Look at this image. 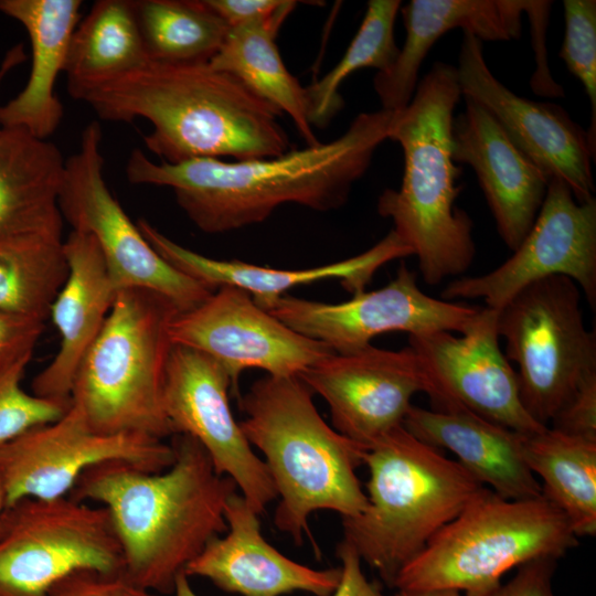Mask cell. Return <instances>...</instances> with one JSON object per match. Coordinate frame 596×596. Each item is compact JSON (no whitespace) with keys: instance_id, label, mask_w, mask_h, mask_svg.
I'll use <instances>...</instances> for the list:
<instances>
[{"instance_id":"obj_3","label":"cell","mask_w":596,"mask_h":596,"mask_svg":"<svg viewBox=\"0 0 596 596\" xmlns=\"http://www.w3.org/2000/svg\"><path fill=\"white\" fill-rule=\"evenodd\" d=\"M86 103L106 121L152 125L146 148L160 161H233L274 158L291 150L281 113L233 75L209 64L148 61L121 76L84 91Z\"/></svg>"},{"instance_id":"obj_41","label":"cell","mask_w":596,"mask_h":596,"mask_svg":"<svg viewBox=\"0 0 596 596\" xmlns=\"http://www.w3.org/2000/svg\"><path fill=\"white\" fill-rule=\"evenodd\" d=\"M230 29L264 20L274 14L285 0H205Z\"/></svg>"},{"instance_id":"obj_2","label":"cell","mask_w":596,"mask_h":596,"mask_svg":"<svg viewBox=\"0 0 596 596\" xmlns=\"http://www.w3.org/2000/svg\"><path fill=\"white\" fill-rule=\"evenodd\" d=\"M173 464L150 472L123 461L94 466L68 497L106 508L123 553V574L159 594L175 581L206 544L226 530L224 510L234 481L219 475L192 437L174 435Z\"/></svg>"},{"instance_id":"obj_39","label":"cell","mask_w":596,"mask_h":596,"mask_svg":"<svg viewBox=\"0 0 596 596\" xmlns=\"http://www.w3.org/2000/svg\"><path fill=\"white\" fill-rule=\"evenodd\" d=\"M557 558L542 557L522 564L505 583L486 596H555L552 586Z\"/></svg>"},{"instance_id":"obj_20","label":"cell","mask_w":596,"mask_h":596,"mask_svg":"<svg viewBox=\"0 0 596 596\" xmlns=\"http://www.w3.org/2000/svg\"><path fill=\"white\" fill-rule=\"evenodd\" d=\"M464 98L465 109L453 121V159L473 169L497 231L513 252L531 230L551 178L486 108Z\"/></svg>"},{"instance_id":"obj_25","label":"cell","mask_w":596,"mask_h":596,"mask_svg":"<svg viewBox=\"0 0 596 596\" xmlns=\"http://www.w3.org/2000/svg\"><path fill=\"white\" fill-rule=\"evenodd\" d=\"M403 426L429 446L451 451L475 479L500 497L542 496L539 480L523 460L521 433L461 407L437 411L412 405Z\"/></svg>"},{"instance_id":"obj_7","label":"cell","mask_w":596,"mask_h":596,"mask_svg":"<svg viewBox=\"0 0 596 596\" xmlns=\"http://www.w3.org/2000/svg\"><path fill=\"white\" fill-rule=\"evenodd\" d=\"M178 308L145 288L117 291L97 338L81 361L71 404L104 434L173 436L163 407L172 342L169 324Z\"/></svg>"},{"instance_id":"obj_35","label":"cell","mask_w":596,"mask_h":596,"mask_svg":"<svg viewBox=\"0 0 596 596\" xmlns=\"http://www.w3.org/2000/svg\"><path fill=\"white\" fill-rule=\"evenodd\" d=\"M565 35L560 52L568 71L588 96L592 117L587 134L596 148V1H563Z\"/></svg>"},{"instance_id":"obj_28","label":"cell","mask_w":596,"mask_h":596,"mask_svg":"<svg viewBox=\"0 0 596 596\" xmlns=\"http://www.w3.org/2000/svg\"><path fill=\"white\" fill-rule=\"evenodd\" d=\"M285 0L270 17L230 29L209 65L228 73L281 114H287L307 146L317 139L309 119L307 89L287 70L276 44L277 33L297 6Z\"/></svg>"},{"instance_id":"obj_37","label":"cell","mask_w":596,"mask_h":596,"mask_svg":"<svg viewBox=\"0 0 596 596\" xmlns=\"http://www.w3.org/2000/svg\"><path fill=\"white\" fill-rule=\"evenodd\" d=\"M547 427L596 441V372L579 383Z\"/></svg>"},{"instance_id":"obj_12","label":"cell","mask_w":596,"mask_h":596,"mask_svg":"<svg viewBox=\"0 0 596 596\" xmlns=\"http://www.w3.org/2000/svg\"><path fill=\"white\" fill-rule=\"evenodd\" d=\"M296 332L327 344L334 353H351L389 332L411 336L449 331L464 333L481 307L434 298L418 286L416 273L401 264L385 286L328 304L283 295L264 307Z\"/></svg>"},{"instance_id":"obj_19","label":"cell","mask_w":596,"mask_h":596,"mask_svg":"<svg viewBox=\"0 0 596 596\" xmlns=\"http://www.w3.org/2000/svg\"><path fill=\"white\" fill-rule=\"evenodd\" d=\"M464 97L486 108L513 143L551 179L563 180L578 202L594 198L596 148L587 130L558 105L521 97L489 70L482 41L464 32L455 66Z\"/></svg>"},{"instance_id":"obj_11","label":"cell","mask_w":596,"mask_h":596,"mask_svg":"<svg viewBox=\"0 0 596 596\" xmlns=\"http://www.w3.org/2000/svg\"><path fill=\"white\" fill-rule=\"evenodd\" d=\"M58 207L72 231L95 238L118 290L156 291L179 311L195 307L214 291L166 262L114 198L104 177L102 128L97 121L83 129L78 150L65 159Z\"/></svg>"},{"instance_id":"obj_43","label":"cell","mask_w":596,"mask_h":596,"mask_svg":"<svg viewBox=\"0 0 596 596\" xmlns=\"http://www.w3.org/2000/svg\"><path fill=\"white\" fill-rule=\"evenodd\" d=\"M174 596H198L190 584V577L182 573L178 576L173 589Z\"/></svg>"},{"instance_id":"obj_42","label":"cell","mask_w":596,"mask_h":596,"mask_svg":"<svg viewBox=\"0 0 596 596\" xmlns=\"http://www.w3.org/2000/svg\"><path fill=\"white\" fill-rule=\"evenodd\" d=\"M395 596H465L454 589L397 590Z\"/></svg>"},{"instance_id":"obj_16","label":"cell","mask_w":596,"mask_h":596,"mask_svg":"<svg viewBox=\"0 0 596 596\" xmlns=\"http://www.w3.org/2000/svg\"><path fill=\"white\" fill-rule=\"evenodd\" d=\"M231 381L223 366L198 350L173 344L169 354L163 407L173 436L194 438L215 471L231 478L257 513L277 498L267 467L253 450L228 402Z\"/></svg>"},{"instance_id":"obj_29","label":"cell","mask_w":596,"mask_h":596,"mask_svg":"<svg viewBox=\"0 0 596 596\" xmlns=\"http://www.w3.org/2000/svg\"><path fill=\"white\" fill-rule=\"evenodd\" d=\"M522 457L541 478L542 496L567 519L577 538L596 534V441L551 427L521 435Z\"/></svg>"},{"instance_id":"obj_18","label":"cell","mask_w":596,"mask_h":596,"mask_svg":"<svg viewBox=\"0 0 596 596\" xmlns=\"http://www.w3.org/2000/svg\"><path fill=\"white\" fill-rule=\"evenodd\" d=\"M298 376L327 402L332 427L365 448L403 425L412 397L429 391L422 361L409 345L333 352Z\"/></svg>"},{"instance_id":"obj_5","label":"cell","mask_w":596,"mask_h":596,"mask_svg":"<svg viewBox=\"0 0 596 596\" xmlns=\"http://www.w3.org/2000/svg\"><path fill=\"white\" fill-rule=\"evenodd\" d=\"M312 396L298 375H266L238 398L246 414L240 426L264 455L279 497L274 523L298 545L310 535L313 512L333 511L345 519L368 505L355 473L366 448L327 424Z\"/></svg>"},{"instance_id":"obj_1","label":"cell","mask_w":596,"mask_h":596,"mask_svg":"<svg viewBox=\"0 0 596 596\" xmlns=\"http://www.w3.org/2000/svg\"><path fill=\"white\" fill-rule=\"evenodd\" d=\"M392 118L393 113L382 108L361 113L337 139L274 158L170 164L155 162L136 148L126 175L132 184L170 188L187 216L209 234L260 223L287 203L331 211L347 202L369 169L375 150L387 139Z\"/></svg>"},{"instance_id":"obj_23","label":"cell","mask_w":596,"mask_h":596,"mask_svg":"<svg viewBox=\"0 0 596 596\" xmlns=\"http://www.w3.org/2000/svg\"><path fill=\"white\" fill-rule=\"evenodd\" d=\"M64 252L68 273L49 316L60 332L61 344L53 360L33 379L32 393L70 401L78 365L100 332L118 289L91 234L72 231L64 241Z\"/></svg>"},{"instance_id":"obj_32","label":"cell","mask_w":596,"mask_h":596,"mask_svg":"<svg viewBox=\"0 0 596 596\" xmlns=\"http://www.w3.org/2000/svg\"><path fill=\"white\" fill-rule=\"evenodd\" d=\"M131 3L151 62L209 64L230 31L205 0H131Z\"/></svg>"},{"instance_id":"obj_6","label":"cell","mask_w":596,"mask_h":596,"mask_svg":"<svg viewBox=\"0 0 596 596\" xmlns=\"http://www.w3.org/2000/svg\"><path fill=\"white\" fill-rule=\"evenodd\" d=\"M362 462L368 505L342 519V541L393 587L398 572L485 486L403 425L369 446Z\"/></svg>"},{"instance_id":"obj_14","label":"cell","mask_w":596,"mask_h":596,"mask_svg":"<svg viewBox=\"0 0 596 596\" xmlns=\"http://www.w3.org/2000/svg\"><path fill=\"white\" fill-rule=\"evenodd\" d=\"M565 276L596 306V200L578 202L561 179L550 180L538 216L521 244L497 268L450 280L441 297L482 299L499 310L525 286Z\"/></svg>"},{"instance_id":"obj_44","label":"cell","mask_w":596,"mask_h":596,"mask_svg":"<svg viewBox=\"0 0 596 596\" xmlns=\"http://www.w3.org/2000/svg\"><path fill=\"white\" fill-rule=\"evenodd\" d=\"M23 57H24V54L20 47H14L13 50H11L10 53L7 55L6 61L0 70V81L6 75L8 70L14 66Z\"/></svg>"},{"instance_id":"obj_10","label":"cell","mask_w":596,"mask_h":596,"mask_svg":"<svg viewBox=\"0 0 596 596\" xmlns=\"http://www.w3.org/2000/svg\"><path fill=\"white\" fill-rule=\"evenodd\" d=\"M106 508L68 496L22 499L0 515V596H49L81 570L123 572Z\"/></svg>"},{"instance_id":"obj_45","label":"cell","mask_w":596,"mask_h":596,"mask_svg":"<svg viewBox=\"0 0 596 596\" xmlns=\"http://www.w3.org/2000/svg\"><path fill=\"white\" fill-rule=\"evenodd\" d=\"M6 492L3 488V483L0 477V515L2 514L3 510L6 509Z\"/></svg>"},{"instance_id":"obj_34","label":"cell","mask_w":596,"mask_h":596,"mask_svg":"<svg viewBox=\"0 0 596 596\" xmlns=\"http://www.w3.org/2000/svg\"><path fill=\"white\" fill-rule=\"evenodd\" d=\"M30 360H23L0 374V451L35 427L61 418L71 400H56L25 392L21 386Z\"/></svg>"},{"instance_id":"obj_8","label":"cell","mask_w":596,"mask_h":596,"mask_svg":"<svg viewBox=\"0 0 596 596\" xmlns=\"http://www.w3.org/2000/svg\"><path fill=\"white\" fill-rule=\"evenodd\" d=\"M578 545L565 515L543 496L509 500L485 487L397 574V590L454 589L486 596L502 576Z\"/></svg>"},{"instance_id":"obj_31","label":"cell","mask_w":596,"mask_h":596,"mask_svg":"<svg viewBox=\"0 0 596 596\" xmlns=\"http://www.w3.org/2000/svg\"><path fill=\"white\" fill-rule=\"evenodd\" d=\"M67 273L62 233L0 237V310L45 321Z\"/></svg>"},{"instance_id":"obj_15","label":"cell","mask_w":596,"mask_h":596,"mask_svg":"<svg viewBox=\"0 0 596 596\" xmlns=\"http://www.w3.org/2000/svg\"><path fill=\"white\" fill-rule=\"evenodd\" d=\"M172 344L188 347L220 363L237 398L240 376L259 369L272 376L299 375L333 353L324 343L305 337L236 287L216 288L195 307L178 311L169 324Z\"/></svg>"},{"instance_id":"obj_40","label":"cell","mask_w":596,"mask_h":596,"mask_svg":"<svg viewBox=\"0 0 596 596\" xmlns=\"http://www.w3.org/2000/svg\"><path fill=\"white\" fill-rule=\"evenodd\" d=\"M337 555L341 562V576L330 596H387L366 578L362 561L350 544L342 541L337 549Z\"/></svg>"},{"instance_id":"obj_17","label":"cell","mask_w":596,"mask_h":596,"mask_svg":"<svg viewBox=\"0 0 596 596\" xmlns=\"http://www.w3.org/2000/svg\"><path fill=\"white\" fill-rule=\"evenodd\" d=\"M498 311L482 307L459 337L437 331L408 337L429 381L432 409L466 408L521 434L544 427L522 405L517 372L503 354Z\"/></svg>"},{"instance_id":"obj_27","label":"cell","mask_w":596,"mask_h":596,"mask_svg":"<svg viewBox=\"0 0 596 596\" xmlns=\"http://www.w3.org/2000/svg\"><path fill=\"white\" fill-rule=\"evenodd\" d=\"M64 163L55 143L23 129H0V237L62 233L58 193Z\"/></svg>"},{"instance_id":"obj_36","label":"cell","mask_w":596,"mask_h":596,"mask_svg":"<svg viewBox=\"0 0 596 596\" xmlns=\"http://www.w3.org/2000/svg\"><path fill=\"white\" fill-rule=\"evenodd\" d=\"M49 596H164L130 582L121 572L76 571L51 589Z\"/></svg>"},{"instance_id":"obj_21","label":"cell","mask_w":596,"mask_h":596,"mask_svg":"<svg viewBox=\"0 0 596 596\" xmlns=\"http://www.w3.org/2000/svg\"><path fill=\"white\" fill-rule=\"evenodd\" d=\"M224 517L227 533L213 538L187 566V576L209 579L220 589L241 596H283L295 592L330 596L340 567L316 570L292 561L262 534L257 514L236 491Z\"/></svg>"},{"instance_id":"obj_13","label":"cell","mask_w":596,"mask_h":596,"mask_svg":"<svg viewBox=\"0 0 596 596\" xmlns=\"http://www.w3.org/2000/svg\"><path fill=\"white\" fill-rule=\"evenodd\" d=\"M175 459L172 444L142 434H104L93 429L73 404L57 421L24 433L0 451L6 503L70 494L87 469L123 461L160 472Z\"/></svg>"},{"instance_id":"obj_9","label":"cell","mask_w":596,"mask_h":596,"mask_svg":"<svg viewBox=\"0 0 596 596\" xmlns=\"http://www.w3.org/2000/svg\"><path fill=\"white\" fill-rule=\"evenodd\" d=\"M581 300L575 281L551 276L525 286L497 310L505 356L518 366L522 405L543 426L596 372V336L585 326Z\"/></svg>"},{"instance_id":"obj_30","label":"cell","mask_w":596,"mask_h":596,"mask_svg":"<svg viewBox=\"0 0 596 596\" xmlns=\"http://www.w3.org/2000/svg\"><path fill=\"white\" fill-rule=\"evenodd\" d=\"M131 0H98L70 41L64 73L76 98L148 62Z\"/></svg>"},{"instance_id":"obj_26","label":"cell","mask_w":596,"mask_h":596,"mask_svg":"<svg viewBox=\"0 0 596 596\" xmlns=\"http://www.w3.org/2000/svg\"><path fill=\"white\" fill-rule=\"evenodd\" d=\"M81 0H0V11L20 22L30 39L32 64L24 88L0 107V127L47 140L63 117L54 86L64 73Z\"/></svg>"},{"instance_id":"obj_24","label":"cell","mask_w":596,"mask_h":596,"mask_svg":"<svg viewBox=\"0 0 596 596\" xmlns=\"http://www.w3.org/2000/svg\"><path fill=\"white\" fill-rule=\"evenodd\" d=\"M528 4L523 0H412L402 8L404 44L393 65L373 79L382 109L395 113L409 104L422 62L446 32L461 29L481 41L515 40Z\"/></svg>"},{"instance_id":"obj_22","label":"cell","mask_w":596,"mask_h":596,"mask_svg":"<svg viewBox=\"0 0 596 596\" xmlns=\"http://www.w3.org/2000/svg\"><path fill=\"white\" fill-rule=\"evenodd\" d=\"M137 226L152 248L170 265L212 289L232 286L248 292L264 308L294 287L339 279L352 295L363 291L375 272L390 260L412 255L391 232L366 252L337 263L305 269H277L238 259H214L169 238L145 219Z\"/></svg>"},{"instance_id":"obj_33","label":"cell","mask_w":596,"mask_h":596,"mask_svg":"<svg viewBox=\"0 0 596 596\" xmlns=\"http://www.w3.org/2000/svg\"><path fill=\"white\" fill-rule=\"evenodd\" d=\"M400 0H371L362 23L340 61L307 89L311 125L326 126L342 107L339 88L347 77L362 68L387 71L400 49L394 39V23Z\"/></svg>"},{"instance_id":"obj_4","label":"cell","mask_w":596,"mask_h":596,"mask_svg":"<svg viewBox=\"0 0 596 596\" xmlns=\"http://www.w3.org/2000/svg\"><path fill=\"white\" fill-rule=\"evenodd\" d=\"M461 96L456 67L436 62L389 129L387 139L403 150L404 171L401 187L379 196L377 212L393 222L428 285L462 275L476 255L472 221L455 204L461 168L453 159V121Z\"/></svg>"},{"instance_id":"obj_38","label":"cell","mask_w":596,"mask_h":596,"mask_svg":"<svg viewBox=\"0 0 596 596\" xmlns=\"http://www.w3.org/2000/svg\"><path fill=\"white\" fill-rule=\"evenodd\" d=\"M44 321L0 310V374L23 360H31Z\"/></svg>"}]
</instances>
